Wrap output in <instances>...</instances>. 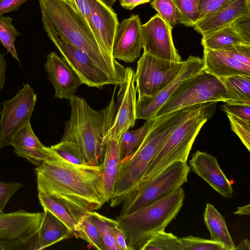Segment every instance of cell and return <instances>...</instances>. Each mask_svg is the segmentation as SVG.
Segmentation results:
<instances>
[{"mask_svg":"<svg viewBox=\"0 0 250 250\" xmlns=\"http://www.w3.org/2000/svg\"><path fill=\"white\" fill-rule=\"evenodd\" d=\"M89 0L92 21L98 38L104 50L112 57L114 39L119 24L117 14L112 8L99 0Z\"/></svg>","mask_w":250,"mask_h":250,"instance_id":"21","label":"cell"},{"mask_svg":"<svg viewBox=\"0 0 250 250\" xmlns=\"http://www.w3.org/2000/svg\"><path fill=\"white\" fill-rule=\"evenodd\" d=\"M121 138H111L105 141L102 164L103 188L106 203L109 202L114 193L115 185L121 161Z\"/></svg>","mask_w":250,"mask_h":250,"instance_id":"23","label":"cell"},{"mask_svg":"<svg viewBox=\"0 0 250 250\" xmlns=\"http://www.w3.org/2000/svg\"><path fill=\"white\" fill-rule=\"evenodd\" d=\"M52 151V158L34 169L38 192L59 198L86 212L101 208L106 203L103 188V165L74 164Z\"/></svg>","mask_w":250,"mask_h":250,"instance_id":"1","label":"cell"},{"mask_svg":"<svg viewBox=\"0 0 250 250\" xmlns=\"http://www.w3.org/2000/svg\"><path fill=\"white\" fill-rule=\"evenodd\" d=\"M151 0H120L121 6L128 10H132L137 6L148 2Z\"/></svg>","mask_w":250,"mask_h":250,"instance_id":"48","label":"cell"},{"mask_svg":"<svg viewBox=\"0 0 250 250\" xmlns=\"http://www.w3.org/2000/svg\"><path fill=\"white\" fill-rule=\"evenodd\" d=\"M42 212L19 210L0 213V242L22 239L37 233L40 227Z\"/></svg>","mask_w":250,"mask_h":250,"instance_id":"18","label":"cell"},{"mask_svg":"<svg viewBox=\"0 0 250 250\" xmlns=\"http://www.w3.org/2000/svg\"><path fill=\"white\" fill-rule=\"evenodd\" d=\"M51 149L64 160L78 165H86L83 159L79 146L70 141L61 140L50 146Z\"/></svg>","mask_w":250,"mask_h":250,"instance_id":"35","label":"cell"},{"mask_svg":"<svg viewBox=\"0 0 250 250\" xmlns=\"http://www.w3.org/2000/svg\"><path fill=\"white\" fill-rule=\"evenodd\" d=\"M117 86L108 105L101 110L93 109L84 99L75 95L68 99L70 116L65 122L61 140L77 144L86 165L99 166L103 164L105 137L115 116Z\"/></svg>","mask_w":250,"mask_h":250,"instance_id":"4","label":"cell"},{"mask_svg":"<svg viewBox=\"0 0 250 250\" xmlns=\"http://www.w3.org/2000/svg\"><path fill=\"white\" fill-rule=\"evenodd\" d=\"M219 51L247 66H250V44H234L230 47Z\"/></svg>","mask_w":250,"mask_h":250,"instance_id":"40","label":"cell"},{"mask_svg":"<svg viewBox=\"0 0 250 250\" xmlns=\"http://www.w3.org/2000/svg\"><path fill=\"white\" fill-rule=\"evenodd\" d=\"M235 102L220 79L203 68L183 82L158 110L155 118L195 104Z\"/></svg>","mask_w":250,"mask_h":250,"instance_id":"7","label":"cell"},{"mask_svg":"<svg viewBox=\"0 0 250 250\" xmlns=\"http://www.w3.org/2000/svg\"><path fill=\"white\" fill-rule=\"evenodd\" d=\"M37 102V95L29 83L11 99L2 103L0 112V149L11 145L15 134L30 123Z\"/></svg>","mask_w":250,"mask_h":250,"instance_id":"10","label":"cell"},{"mask_svg":"<svg viewBox=\"0 0 250 250\" xmlns=\"http://www.w3.org/2000/svg\"><path fill=\"white\" fill-rule=\"evenodd\" d=\"M217 103L210 102L201 112L183 122L174 130L138 185L151 179L175 162H187L197 135L204 125L214 115Z\"/></svg>","mask_w":250,"mask_h":250,"instance_id":"6","label":"cell"},{"mask_svg":"<svg viewBox=\"0 0 250 250\" xmlns=\"http://www.w3.org/2000/svg\"><path fill=\"white\" fill-rule=\"evenodd\" d=\"M185 199L180 187L166 196L125 216L116 217L124 232L128 250H141L157 231L165 230L177 216Z\"/></svg>","mask_w":250,"mask_h":250,"instance_id":"5","label":"cell"},{"mask_svg":"<svg viewBox=\"0 0 250 250\" xmlns=\"http://www.w3.org/2000/svg\"><path fill=\"white\" fill-rule=\"evenodd\" d=\"M90 219L98 229L106 250H121L114 238L113 227L118 225L116 220L106 217L95 211H90L87 213Z\"/></svg>","mask_w":250,"mask_h":250,"instance_id":"29","label":"cell"},{"mask_svg":"<svg viewBox=\"0 0 250 250\" xmlns=\"http://www.w3.org/2000/svg\"><path fill=\"white\" fill-rule=\"evenodd\" d=\"M187 162H175L151 179L140 184L122 204L120 216L131 214L171 193L188 181Z\"/></svg>","mask_w":250,"mask_h":250,"instance_id":"8","label":"cell"},{"mask_svg":"<svg viewBox=\"0 0 250 250\" xmlns=\"http://www.w3.org/2000/svg\"><path fill=\"white\" fill-rule=\"evenodd\" d=\"M28 0H0V16L15 11Z\"/></svg>","mask_w":250,"mask_h":250,"instance_id":"46","label":"cell"},{"mask_svg":"<svg viewBox=\"0 0 250 250\" xmlns=\"http://www.w3.org/2000/svg\"><path fill=\"white\" fill-rule=\"evenodd\" d=\"M142 25L138 15H132L119 23L112 48V55L115 59L129 63L140 57Z\"/></svg>","mask_w":250,"mask_h":250,"instance_id":"15","label":"cell"},{"mask_svg":"<svg viewBox=\"0 0 250 250\" xmlns=\"http://www.w3.org/2000/svg\"><path fill=\"white\" fill-rule=\"evenodd\" d=\"M182 250L180 238L165 230L158 231L146 242L141 250Z\"/></svg>","mask_w":250,"mask_h":250,"instance_id":"33","label":"cell"},{"mask_svg":"<svg viewBox=\"0 0 250 250\" xmlns=\"http://www.w3.org/2000/svg\"><path fill=\"white\" fill-rule=\"evenodd\" d=\"M182 250H226L220 243L191 235L180 238Z\"/></svg>","mask_w":250,"mask_h":250,"instance_id":"36","label":"cell"},{"mask_svg":"<svg viewBox=\"0 0 250 250\" xmlns=\"http://www.w3.org/2000/svg\"><path fill=\"white\" fill-rule=\"evenodd\" d=\"M105 5L109 8H112V6L117 0H99Z\"/></svg>","mask_w":250,"mask_h":250,"instance_id":"52","label":"cell"},{"mask_svg":"<svg viewBox=\"0 0 250 250\" xmlns=\"http://www.w3.org/2000/svg\"><path fill=\"white\" fill-rule=\"evenodd\" d=\"M172 28L158 14L142 24V40L144 52L170 61H181V57L173 43Z\"/></svg>","mask_w":250,"mask_h":250,"instance_id":"12","label":"cell"},{"mask_svg":"<svg viewBox=\"0 0 250 250\" xmlns=\"http://www.w3.org/2000/svg\"><path fill=\"white\" fill-rule=\"evenodd\" d=\"M250 14V0H231L200 20L193 27L202 37Z\"/></svg>","mask_w":250,"mask_h":250,"instance_id":"19","label":"cell"},{"mask_svg":"<svg viewBox=\"0 0 250 250\" xmlns=\"http://www.w3.org/2000/svg\"><path fill=\"white\" fill-rule=\"evenodd\" d=\"M12 20L9 17L0 16V40L7 52L21 64L15 46V41L20 33L13 25Z\"/></svg>","mask_w":250,"mask_h":250,"instance_id":"34","label":"cell"},{"mask_svg":"<svg viewBox=\"0 0 250 250\" xmlns=\"http://www.w3.org/2000/svg\"><path fill=\"white\" fill-rule=\"evenodd\" d=\"M7 63L3 56L0 53V90L4 85L5 74Z\"/></svg>","mask_w":250,"mask_h":250,"instance_id":"49","label":"cell"},{"mask_svg":"<svg viewBox=\"0 0 250 250\" xmlns=\"http://www.w3.org/2000/svg\"><path fill=\"white\" fill-rule=\"evenodd\" d=\"M201 42L204 48L217 51L225 50L234 44L248 43L236 33L230 24L203 36Z\"/></svg>","mask_w":250,"mask_h":250,"instance_id":"27","label":"cell"},{"mask_svg":"<svg viewBox=\"0 0 250 250\" xmlns=\"http://www.w3.org/2000/svg\"><path fill=\"white\" fill-rule=\"evenodd\" d=\"M0 250H5L4 246L1 242H0Z\"/></svg>","mask_w":250,"mask_h":250,"instance_id":"53","label":"cell"},{"mask_svg":"<svg viewBox=\"0 0 250 250\" xmlns=\"http://www.w3.org/2000/svg\"><path fill=\"white\" fill-rule=\"evenodd\" d=\"M23 186L21 183H5L0 181V213H4L9 200Z\"/></svg>","mask_w":250,"mask_h":250,"instance_id":"42","label":"cell"},{"mask_svg":"<svg viewBox=\"0 0 250 250\" xmlns=\"http://www.w3.org/2000/svg\"><path fill=\"white\" fill-rule=\"evenodd\" d=\"M208 104L186 107L153 119L140 146L131 156L120 163L114 195L109 201L111 207L122 204L135 190L174 130L201 112Z\"/></svg>","mask_w":250,"mask_h":250,"instance_id":"3","label":"cell"},{"mask_svg":"<svg viewBox=\"0 0 250 250\" xmlns=\"http://www.w3.org/2000/svg\"><path fill=\"white\" fill-rule=\"evenodd\" d=\"M221 106V109L226 113L250 121V103L228 102Z\"/></svg>","mask_w":250,"mask_h":250,"instance_id":"41","label":"cell"},{"mask_svg":"<svg viewBox=\"0 0 250 250\" xmlns=\"http://www.w3.org/2000/svg\"><path fill=\"white\" fill-rule=\"evenodd\" d=\"M184 63L185 61H170L144 52L134 74L138 98L150 97L162 90L177 76Z\"/></svg>","mask_w":250,"mask_h":250,"instance_id":"9","label":"cell"},{"mask_svg":"<svg viewBox=\"0 0 250 250\" xmlns=\"http://www.w3.org/2000/svg\"><path fill=\"white\" fill-rule=\"evenodd\" d=\"M11 146L19 156L25 158L36 167L51 159L52 149L43 145L34 133L31 124L20 129L14 136Z\"/></svg>","mask_w":250,"mask_h":250,"instance_id":"20","label":"cell"},{"mask_svg":"<svg viewBox=\"0 0 250 250\" xmlns=\"http://www.w3.org/2000/svg\"><path fill=\"white\" fill-rule=\"evenodd\" d=\"M44 68L47 79L53 85L55 98L69 99L83 84L68 62L55 52L47 55Z\"/></svg>","mask_w":250,"mask_h":250,"instance_id":"16","label":"cell"},{"mask_svg":"<svg viewBox=\"0 0 250 250\" xmlns=\"http://www.w3.org/2000/svg\"><path fill=\"white\" fill-rule=\"evenodd\" d=\"M204 68L202 58L189 56L185 61L177 76L165 87L150 97L138 98L136 104L137 119L153 120L158 110L167 101L177 87L184 81L194 76Z\"/></svg>","mask_w":250,"mask_h":250,"instance_id":"14","label":"cell"},{"mask_svg":"<svg viewBox=\"0 0 250 250\" xmlns=\"http://www.w3.org/2000/svg\"><path fill=\"white\" fill-rule=\"evenodd\" d=\"M219 78L235 102L250 103V76L237 75Z\"/></svg>","mask_w":250,"mask_h":250,"instance_id":"31","label":"cell"},{"mask_svg":"<svg viewBox=\"0 0 250 250\" xmlns=\"http://www.w3.org/2000/svg\"><path fill=\"white\" fill-rule=\"evenodd\" d=\"M150 5L172 28L177 23L188 26L186 20L173 0H152Z\"/></svg>","mask_w":250,"mask_h":250,"instance_id":"32","label":"cell"},{"mask_svg":"<svg viewBox=\"0 0 250 250\" xmlns=\"http://www.w3.org/2000/svg\"><path fill=\"white\" fill-rule=\"evenodd\" d=\"M46 32L82 49L117 83L125 80L126 67L104 50L74 0H39Z\"/></svg>","mask_w":250,"mask_h":250,"instance_id":"2","label":"cell"},{"mask_svg":"<svg viewBox=\"0 0 250 250\" xmlns=\"http://www.w3.org/2000/svg\"><path fill=\"white\" fill-rule=\"evenodd\" d=\"M79 9L88 22L90 28L99 40L96 31L94 29L90 10V2L89 0H74ZM101 43V42H100Z\"/></svg>","mask_w":250,"mask_h":250,"instance_id":"45","label":"cell"},{"mask_svg":"<svg viewBox=\"0 0 250 250\" xmlns=\"http://www.w3.org/2000/svg\"><path fill=\"white\" fill-rule=\"evenodd\" d=\"M202 59L204 69L218 78L237 75L250 76V66L219 51L204 48Z\"/></svg>","mask_w":250,"mask_h":250,"instance_id":"22","label":"cell"},{"mask_svg":"<svg viewBox=\"0 0 250 250\" xmlns=\"http://www.w3.org/2000/svg\"><path fill=\"white\" fill-rule=\"evenodd\" d=\"M134 74L132 68L126 67L125 79L119 85L113 122L106 134L105 141L111 138H121L125 132L135 125L137 120V91Z\"/></svg>","mask_w":250,"mask_h":250,"instance_id":"13","label":"cell"},{"mask_svg":"<svg viewBox=\"0 0 250 250\" xmlns=\"http://www.w3.org/2000/svg\"><path fill=\"white\" fill-rule=\"evenodd\" d=\"M40 250L70 237L72 232L51 212L44 209L38 231Z\"/></svg>","mask_w":250,"mask_h":250,"instance_id":"24","label":"cell"},{"mask_svg":"<svg viewBox=\"0 0 250 250\" xmlns=\"http://www.w3.org/2000/svg\"><path fill=\"white\" fill-rule=\"evenodd\" d=\"M73 236L83 239L95 249L106 250L98 229L87 213L81 218L75 226Z\"/></svg>","mask_w":250,"mask_h":250,"instance_id":"30","label":"cell"},{"mask_svg":"<svg viewBox=\"0 0 250 250\" xmlns=\"http://www.w3.org/2000/svg\"><path fill=\"white\" fill-rule=\"evenodd\" d=\"M188 166L221 196L228 199L232 197L231 183L220 167L216 157L197 150L192 155Z\"/></svg>","mask_w":250,"mask_h":250,"instance_id":"17","label":"cell"},{"mask_svg":"<svg viewBox=\"0 0 250 250\" xmlns=\"http://www.w3.org/2000/svg\"><path fill=\"white\" fill-rule=\"evenodd\" d=\"M188 26L193 27L199 21V5L200 0H173Z\"/></svg>","mask_w":250,"mask_h":250,"instance_id":"37","label":"cell"},{"mask_svg":"<svg viewBox=\"0 0 250 250\" xmlns=\"http://www.w3.org/2000/svg\"><path fill=\"white\" fill-rule=\"evenodd\" d=\"M38 198L43 210H48L63 222L72 232L73 235L75 226L87 213L54 197L38 192Z\"/></svg>","mask_w":250,"mask_h":250,"instance_id":"25","label":"cell"},{"mask_svg":"<svg viewBox=\"0 0 250 250\" xmlns=\"http://www.w3.org/2000/svg\"><path fill=\"white\" fill-rule=\"evenodd\" d=\"M64 59L78 75L83 84L91 87L102 88L106 85H117L116 82L101 69L84 51L46 32Z\"/></svg>","mask_w":250,"mask_h":250,"instance_id":"11","label":"cell"},{"mask_svg":"<svg viewBox=\"0 0 250 250\" xmlns=\"http://www.w3.org/2000/svg\"><path fill=\"white\" fill-rule=\"evenodd\" d=\"M230 0H200L199 5V21Z\"/></svg>","mask_w":250,"mask_h":250,"instance_id":"44","label":"cell"},{"mask_svg":"<svg viewBox=\"0 0 250 250\" xmlns=\"http://www.w3.org/2000/svg\"><path fill=\"white\" fill-rule=\"evenodd\" d=\"M250 250V241L247 239L243 240L240 243L236 246L234 250Z\"/></svg>","mask_w":250,"mask_h":250,"instance_id":"51","label":"cell"},{"mask_svg":"<svg viewBox=\"0 0 250 250\" xmlns=\"http://www.w3.org/2000/svg\"><path fill=\"white\" fill-rule=\"evenodd\" d=\"M3 244L5 250H40L38 232L22 239L0 242Z\"/></svg>","mask_w":250,"mask_h":250,"instance_id":"39","label":"cell"},{"mask_svg":"<svg viewBox=\"0 0 250 250\" xmlns=\"http://www.w3.org/2000/svg\"><path fill=\"white\" fill-rule=\"evenodd\" d=\"M235 214H238L240 215H250V205L248 204L242 207L237 208V209L234 213Z\"/></svg>","mask_w":250,"mask_h":250,"instance_id":"50","label":"cell"},{"mask_svg":"<svg viewBox=\"0 0 250 250\" xmlns=\"http://www.w3.org/2000/svg\"><path fill=\"white\" fill-rule=\"evenodd\" d=\"M153 120H146L144 125L135 130L124 133L121 141V162L131 156L142 143Z\"/></svg>","mask_w":250,"mask_h":250,"instance_id":"28","label":"cell"},{"mask_svg":"<svg viewBox=\"0 0 250 250\" xmlns=\"http://www.w3.org/2000/svg\"><path fill=\"white\" fill-rule=\"evenodd\" d=\"M114 238L121 250H128L125 235L118 225L113 228Z\"/></svg>","mask_w":250,"mask_h":250,"instance_id":"47","label":"cell"},{"mask_svg":"<svg viewBox=\"0 0 250 250\" xmlns=\"http://www.w3.org/2000/svg\"><path fill=\"white\" fill-rule=\"evenodd\" d=\"M230 25L244 41L250 44V14L238 18Z\"/></svg>","mask_w":250,"mask_h":250,"instance_id":"43","label":"cell"},{"mask_svg":"<svg viewBox=\"0 0 250 250\" xmlns=\"http://www.w3.org/2000/svg\"><path fill=\"white\" fill-rule=\"evenodd\" d=\"M205 224L209 232L210 240L221 244L226 250H234L235 245L225 220L211 204L207 203L204 213Z\"/></svg>","mask_w":250,"mask_h":250,"instance_id":"26","label":"cell"},{"mask_svg":"<svg viewBox=\"0 0 250 250\" xmlns=\"http://www.w3.org/2000/svg\"><path fill=\"white\" fill-rule=\"evenodd\" d=\"M232 130L238 136L247 149L250 151V121L226 113Z\"/></svg>","mask_w":250,"mask_h":250,"instance_id":"38","label":"cell"}]
</instances>
